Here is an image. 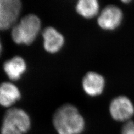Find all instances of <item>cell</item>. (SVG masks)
Here are the masks:
<instances>
[{
    "label": "cell",
    "instance_id": "10",
    "mask_svg": "<svg viewBox=\"0 0 134 134\" xmlns=\"http://www.w3.org/2000/svg\"><path fill=\"white\" fill-rule=\"evenodd\" d=\"M3 69L11 80L17 81L26 71V64L23 58L16 56L4 63Z\"/></svg>",
    "mask_w": 134,
    "mask_h": 134
},
{
    "label": "cell",
    "instance_id": "1",
    "mask_svg": "<svg viewBox=\"0 0 134 134\" xmlns=\"http://www.w3.org/2000/svg\"><path fill=\"white\" fill-rule=\"evenodd\" d=\"M54 127L58 134H81L85 121L76 107L65 104L57 109L53 117Z\"/></svg>",
    "mask_w": 134,
    "mask_h": 134
},
{
    "label": "cell",
    "instance_id": "13",
    "mask_svg": "<svg viewBox=\"0 0 134 134\" xmlns=\"http://www.w3.org/2000/svg\"><path fill=\"white\" fill-rule=\"evenodd\" d=\"M2 44H1V40H0V55L2 53Z\"/></svg>",
    "mask_w": 134,
    "mask_h": 134
},
{
    "label": "cell",
    "instance_id": "11",
    "mask_svg": "<svg viewBox=\"0 0 134 134\" xmlns=\"http://www.w3.org/2000/svg\"><path fill=\"white\" fill-rule=\"evenodd\" d=\"M75 9L83 18L92 19L98 13L99 2L97 0H79L77 3Z\"/></svg>",
    "mask_w": 134,
    "mask_h": 134
},
{
    "label": "cell",
    "instance_id": "6",
    "mask_svg": "<svg viewBox=\"0 0 134 134\" xmlns=\"http://www.w3.org/2000/svg\"><path fill=\"white\" fill-rule=\"evenodd\" d=\"M123 19V13L119 7L110 5L104 7L98 18V26L104 30H114L121 25Z\"/></svg>",
    "mask_w": 134,
    "mask_h": 134
},
{
    "label": "cell",
    "instance_id": "3",
    "mask_svg": "<svg viewBox=\"0 0 134 134\" xmlns=\"http://www.w3.org/2000/svg\"><path fill=\"white\" fill-rule=\"evenodd\" d=\"M31 126V120L22 109L11 108L4 115L1 129V134H24Z\"/></svg>",
    "mask_w": 134,
    "mask_h": 134
},
{
    "label": "cell",
    "instance_id": "9",
    "mask_svg": "<svg viewBox=\"0 0 134 134\" xmlns=\"http://www.w3.org/2000/svg\"><path fill=\"white\" fill-rule=\"evenodd\" d=\"M20 98V90L14 84L10 82L0 84V105L10 107Z\"/></svg>",
    "mask_w": 134,
    "mask_h": 134
},
{
    "label": "cell",
    "instance_id": "7",
    "mask_svg": "<svg viewBox=\"0 0 134 134\" xmlns=\"http://www.w3.org/2000/svg\"><path fill=\"white\" fill-rule=\"evenodd\" d=\"M105 86V79L102 75L89 72L82 79V87L85 93L91 97H96L102 93Z\"/></svg>",
    "mask_w": 134,
    "mask_h": 134
},
{
    "label": "cell",
    "instance_id": "2",
    "mask_svg": "<svg viewBox=\"0 0 134 134\" xmlns=\"http://www.w3.org/2000/svg\"><path fill=\"white\" fill-rule=\"evenodd\" d=\"M41 29V21L36 15L29 14L16 23L11 30V37L17 44L30 45L35 41Z\"/></svg>",
    "mask_w": 134,
    "mask_h": 134
},
{
    "label": "cell",
    "instance_id": "12",
    "mask_svg": "<svg viewBox=\"0 0 134 134\" xmlns=\"http://www.w3.org/2000/svg\"><path fill=\"white\" fill-rule=\"evenodd\" d=\"M121 134H134V122L132 121H127L123 126Z\"/></svg>",
    "mask_w": 134,
    "mask_h": 134
},
{
    "label": "cell",
    "instance_id": "8",
    "mask_svg": "<svg viewBox=\"0 0 134 134\" xmlns=\"http://www.w3.org/2000/svg\"><path fill=\"white\" fill-rule=\"evenodd\" d=\"M44 47L48 53L54 54L58 52L63 47L64 38L62 34L51 26L46 27L43 31Z\"/></svg>",
    "mask_w": 134,
    "mask_h": 134
},
{
    "label": "cell",
    "instance_id": "4",
    "mask_svg": "<svg viewBox=\"0 0 134 134\" xmlns=\"http://www.w3.org/2000/svg\"><path fill=\"white\" fill-rule=\"evenodd\" d=\"M22 4L19 0H0V30L12 28L21 13Z\"/></svg>",
    "mask_w": 134,
    "mask_h": 134
},
{
    "label": "cell",
    "instance_id": "5",
    "mask_svg": "<svg viewBox=\"0 0 134 134\" xmlns=\"http://www.w3.org/2000/svg\"><path fill=\"white\" fill-rule=\"evenodd\" d=\"M109 111L112 119L120 122L130 121L134 115V106L126 96H119L112 100Z\"/></svg>",
    "mask_w": 134,
    "mask_h": 134
}]
</instances>
